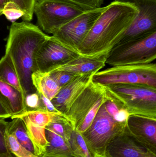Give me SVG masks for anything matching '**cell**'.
<instances>
[{
	"instance_id": "cell-16",
	"label": "cell",
	"mask_w": 156,
	"mask_h": 157,
	"mask_svg": "<svg viewBox=\"0 0 156 157\" xmlns=\"http://www.w3.org/2000/svg\"><path fill=\"white\" fill-rule=\"evenodd\" d=\"M0 101L12 119L24 113V99L22 91L1 80Z\"/></svg>"
},
{
	"instance_id": "cell-27",
	"label": "cell",
	"mask_w": 156,
	"mask_h": 157,
	"mask_svg": "<svg viewBox=\"0 0 156 157\" xmlns=\"http://www.w3.org/2000/svg\"><path fill=\"white\" fill-rule=\"evenodd\" d=\"M106 99H107V98H106L105 93V94L102 96L95 103L93 109L91 110L90 111L89 113L85 117V119L81 126H80L79 128L77 131H78L81 133L82 134L89 128V127L92 123L100 107L101 106L103 102L106 101Z\"/></svg>"
},
{
	"instance_id": "cell-15",
	"label": "cell",
	"mask_w": 156,
	"mask_h": 157,
	"mask_svg": "<svg viewBox=\"0 0 156 157\" xmlns=\"http://www.w3.org/2000/svg\"><path fill=\"white\" fill-rule=\"evenodd\" d=\"M108 53L95 56L80 55L52 71H63L76 75H93L105 66Z\"/></svg>"
},
{
	"instance_id": "cell-31",
	"label": "cell",
	"mask_w": 156,
	"mask_h": 157,
	"mask_svg": "<svg viewBox=\"0 0 156 157\" xmlns=\"http://www.w3.org/2000/svg\"><path fill=\"white\" fill-rule=\"evenodd\" d=\"M48 74L60 87L67 85L76 76H78L63 71H56Z\"/></svg>"
},
{
	"instance_id": "cell-14",
	"label": "cell",
	"mask_w": 156,
	"mask_h": 157,
	"mask_svg": "<svg viewBox=\"0 0 156 157\" xmlns=\"http://www.w3.org/2000/svg\"><path fill=\"white\" fill-rule=\"evenodd\" d=\"M93 75H78L61 87L51 100L60 114L64 115L67 113L72 103L90 83Z\"/></svg>"
},
{
	"instance_id": "cell-36",
	"label": "cell",
	"mask_w": 156,
	"mask_h": 157,
	"mask_svg": "<svg viewBox=\"0 0 156 157\" xmlns=\"http://www.w3.org/2000/svg\"><path fill=\"white\" fill-rule=\"evenodd\" d=\"M120 1H123V2H128V1H132V0H118Z\"/></svg>"
},
{
	"instance_id": "cell-7",
	"label": "cell",
	"mask_w": 156,
	"mask_h": 157,
	"mask_svg": "<svg viewBox=\"0 0 156 157\" xmlns=\"http://www.w3.org/2000/svg\"><path fill=\"white\" fill-rule=\"evenodd\" d=\"M85 11L62 0H36L34 9L38 26L42 31L52 35Z\"/></svg>"
},
{
	"instance_id": "cell-3",
	"label": "cell",
	"mask_w": 156,
	"mask_h": 157,
	"mask_svg": "<svg viewBox=\"0 0 156 157\" xmlns=\"http://www.w3.org/2000/svg\"><path fill=\"white\" fill-rule=\"evenodd\" d=\"M107 98L130 115L156 119V87L143 84L104 86Z\"/></svg>"
},
{
	"instance_id": "cell-34",
	"label": "cell",
	"mask_w": 156,
	"mask_h": 157,
	"mask_svg": "<svg viewBox=\"0 0 156 157\" xmlns=\"http://www.w3.org/2000/svg\"><path fill=\"white\" fill-rule=\"evenodd\" d=\"M11 115L7 112L5 108L4 107L0 101V118H3L5 119L6 118H11Z\"/></svg>"
},
{
	"instance_id": "cell-35",
	"label": "cell",
	"mask_w": 156,
	"mask_h": 157,
	"mask_svg": "<svg viewBox=\"0 0 156 157\" xmlns=\"http://www.w3.org/2000/svg\"><path fill=\"white\" fill-rule=\"evenodd\" d=\"M0 157H16L14 155L11 153L4 154H0Z\"/></svg>"
},
{
	"instance_id": "cell-11",
	"label": "cell",
	"mask_w": 156,
	"mask_h": 157,
	"mask_svg": "<svg viewBox=\"0 0 156 157\" xmlns=\"http://www.w3.org/2000/svg\"><path fill=\"white\" fill-rule=\"evenodd\" d=\"M105 93L104 86L91 80L63 115L70 122L74 130H78L87 114Z\"/></svg>"
},
{
	"instance_id": "cell-20",
	"label": "cell",
	"mask_w": 156,
	"mask_h": 157,
	"mask_svg": "<svg viewBox=\"0 0 156 157\" xmlns=\"http://www.w3.org/2000/svg\"><path fill=\"white\" fill-rule=\"evenodd\" d=\"M12 120L8 122L7 132L13 135L21 145L34 154V147L28 136L24 122L19 117Z\"/></svg>"
},
{
	"instance_id": "cell-21",
	"label": "cell",
	"mask_w": 156,
	"mask_h": 157,
	"mask_svg": "<svg viewBox=\"0 0 156 157\" xmlns=\"http://www.w3.org/2000/svg\"><path fill=\"white\" fill-rule=\"evenodd\" d=\"M0 80L11 85L22 92L14 66L10 58L5 54L0 60Z\"/></svg>"
},
{
	"instance_id": "cell-28",
	"label": "cell",
	"mask_w": 156,
	"mask_h": 157,
	"mask_svg": "<svg viewBox=\"0 0 156 157\" xmlns=\"http://www.w3.org/2000/svg\"><path fill=\"white\" fill-rule=\"evenodd\" d=\"M33 111H41L40 94L37 90L34 93L28 94L24 98V113Z\"/></svg>"
},
{
	"instance_id": "cell-8",
	"label": "cell",
	"mask_w": 156,
	"mask_h": 157,
	"mask_svg": "<svg viewBox=\"0 0 156 157\" xmlns=\"http://www.w3.org/2000/svg\"><path fill=\"white\" fill-rule=\"evenodd\" d=\"M107 7L86 10L61 27L51 36L67 48L78 52L79 47Z\"/></svg>"
},
{
	"instance_id": "cell-32",
	"label": "cell",
	"mask_w": 156,
	"mask_h": 157,
	"mask_svg": "<svg viewBox=\"0 0 156 157\" xmlns=\"http://www.w3.org/2000/svg\"><path fill=\"white\" fill-rule=\"evenodd\" d=\"M8 122L3 118H0V154L10 153L7 149L5 141V134Z\"/></svg>"
},
{
	"instance_id": "cell-23",
	"label": "cell",
	"mask_w": 156,
	"mask_h": 157,
	"mask_svg": "<svg viewBox=\"0 0 156 157\" xmlns=\"http://www.w3.org/2000/svg\"><path fill=\"white\" fill-rule=\"evenodd\" d=\"M36 2V0H0V16L2 15L5 6L8 3H12L24 12V16L22 17L24 21L30 22L33 19Z\"/></svg>"
},
{
	"instance_id": "cell-25",
	"label": "cell",
	"mask_w": 156,
	"mask_h": 157,
	"mask_svg": "<svg viewBox=\"0 0 156 157\" xmlns=\"http://www.w3.org/2000/svg\"><path fill=\"white\" fill-rule=\"evenodd\" d=\"M56 114H57L42 111H33L24 113L13 119L20 116H25L34 124L45 128L47 125L52 121L54 116Z\"/></svg>"
},
{
	"instance_id": "cell-29",
	"label": "cell",
	"mask_w": 156,
	"mask_h": 157,
	"mask_svg": "<svg viewBox=\"0 0 156 157\" xmlns=\"http://www.w3.org/2000/svg\"><path fill=\"white\" fill-rule=\"evenodd\" d=\"M2 15H4L6 19L13 23L17 19L22 18L24 16V13L13 3H8L5 6Z\"/></svg>"
},
{
	"instance_id": "cell-17",
	"label": "cell",
	"mask_w": 156,
	"mask_h": 157,
	"mask_svg": "<svg viewBox=\"0 0 156 157\" xmlns=\"http://www.w3.org/2000/svg\"><path fill=\"white\" fill-rule=\"evenodd\" d=\"M45 136L49 144L42 157H78L73 152L69 142L58 135L45 129Z\"/></svg>"
},
{
	"instance_id": "cell-24",
	"label": "cell",
	"mask_w": 156,
	"mask_h": 157,
	"mask_svg": "<svg viewBox=\"0 0 156 157\" xmlns=\"http://www.w3.org/2000/svg\"><path fill=\"white\" fill-rule=\"evenodd\" d=\"M71 148L78 157H94L88 147L82 134L74 130L69 141Z\"/></svg>"
},
{
	"instance_id": "cell-10",
	"label": "cell",
	"mask_w": 156,
	"mask_h": 157,
	"mask_svg": "<svg viewBox=\"0 0 156 157\" xmlns=\"http://www.w3.org/2000/svg\"><path fill=\"white\" fill-rule=\"evenodd\" d=\"M80 55L77 52L67 48L51 36H49L37 53L35 71L49 73Z\"/></svg>"
},
{
	"instance_id": "cell-33",
	"label": "cell",
	"mask_w": 156,
	"mask_h": 157,
	"mask_svg": "<svg viewBox=\"0 0 156 157\" xmlns=\"http://www.w3.org/2000/svg\"><path fill=\"white\" fill-rule=\"evenodd\" d=\"M39 94L41 101V111L55 114H61L55 108L50 100L46 98L41 93H39Z\"/></svg>"
},
{
	"instance_id": "cell-6",
	"label": "cell",
	"mask_w": 156,
	"mask_h": 157,
	"mask_svg": "<svg viewBox=\"0 0 156 157\" xmlns=\"http://www.w3.org/2000/svg\"><path fill=\"white\" fill-rule=\"evenodd\" d=\"M156 59V32L137 40L115 45L106 63L111 66L149 64Z\"/></svg>"
},
{
	"instance_id": "cell-4",
	"label": "cell",
	"mask_w": 156,
	"mask_h": 157,
	"mask_svg": "<svg viewBox=\"0 0 156 157\" xmlns=\"http://www.w3.org/2000/svg\"><path fill=\"white\" fill-rule=\"evenodd\" d=\"M127 122L117 121L105 108L104 102L100 107L92 123L82 134L94 157H104L109 143L124 132Z\"/></svg>"
},
{
	"instance_id": "cell-5",
	"label": "cell",
	"mask_w": 156,
	"mask_h": 157,
	"mask_svg": "<svg viewBox=\"0 0 156 157\" xmlns=\"http://www.w3.org/2000/svg\"><path fill=\"white\" fill-rule=\"evenodd\" d=\"M92 80L103 86L143 84L156 87L155 63L112 66L94 74Z\"/></svg>"
},
{
	"instance_id": "cell-22",
	"label": "cell",
	"mask_w": 156,
	"mask_h": 157,
	"mask_svg": "<svg viewBox=\"0 0 156 157\" xmlns=\"http://www.w3.org/2000/svg\"><path fill=\"white\" fill-rule=\"evenodd\" d=\"M45 129L50 130L69 142L74 129L70 122L61 114H56Z\"/></svg>"
},
{
	"instance_id": "cell-2",
	"label": "cell",
	"mask_w": 156,
	"mask_h": 157,
	"mask_svg": "<svg viewBox=\"0 0 156 157\" xmlns=\"http://www.w3.org/2000/svg\"><path fill=\"white\" fill-rule=\"evenodd\" d=\"M48 37L38 26L29 22H15L10 27L5 54L14 66L24 99L37 91L32 80V75L35 71L36 56Z\"/></svg>"
},
{
	"instance_id": "cell-19",
	"label": "cell",
	"mask_w": 156,
	"mask_h": 157,
	"mask_svg": "<svg viewBox=\"0 0 156 157\" xmlns=\"http://www.w3.org/2000/svg\"><path fill=\"white\" fill-rule=\"evenodd\" d=\"M32 80L37 90L50 101L61 88L49 74L34 72L32 75Z\"/></svg>"
},
{
	"instance_id": "cell-12",
	"label": "cell",
	"mask_w": 156,
	"mask_h": 157,
	"mask_svg": "<svg viewBox=\"0 0 156 157\" xmlns=\"http://www.w3.org/2000/svg\"><path fill=\"white\" fill-rule=\"evenodd\" d=\"M104 157H156V155L136 141L126 129L109 143Z\"/></svg>"
},
{
	"instance_id": "cell-1",
	"label": "cell",
	"mask_w": 156,
	"mask_h": 157,
	"mask_svg": "<svg viewBox=\"0 0 156 157\" xmlns=\"http://www.w3.org/2000/svg\"><path fill=\"white\" fill-rule=\"evenodd\" d=\"M138 13L132 3L116 1L107 6L78 49L80 55L108 53L118 43Z\"/></svg>"
},
{
	"instance_id": "cell-26",
	"label": "cell",
	"mask_w": 156,
	"mask_h": 157,
	"mask_svg": "<svg viewBox=\"0 0 156 157\" xmlns=\"http://www.w3.org/2000/svg\"><path fill=\"white\" fill-rule=\"evenodd\" d=\"M5 141L7 149L16 157H38L21 145L13 135L5 134Z\"/></svg>"
},
{
	"instance_id": "cell-9",
	"label": "cell",
	"mask_w": 156,
	"mask_h": 157,
	"mask_svg": "<svg viewBox=\"0 0 156 157\" xmlns=\"http://www.w3.org/2000/svg\"><path fill=\"white\" fill-rule=\"evenodd\" d=\"M128 2L136 6L138 13L115 45L141 39L156 32V0H132Z\"/></svg>"
},
{
	"instance_id": "cell-18",
	"label": "cell",
	"mask_w": 156,
	"mask_h": 157,
	"mask_svg": "<svg viewBox=\"0 0 156 157\" xmlns=\"http://www.w3.org/2000/svg\"><path fill=\"white\" fill-rule=\"evenodd\" d=\"M18 117L24 122L28 136L34 147V154L38 157H42L49 144L46 137L45 128L34 124L26 116Z\"/></svg>"
},
{
	"instance_id": "cell-30",
	"label": "cell",
	"mask_w": 156,
	"mask_h": 157,
	"mask_svg": "<svg viewBox=\"0 0 156 157\" xmlns=\"http://www.w3.org/2000/svg\"><path fill=\"white\" fill-rule=\"evenodd\" d=\"M85 10H93L101 7L103 0H62Z\"/></svg>"
},
{
	"instance_id": "cell-13",
	"label": "cell",
	"mask_w": 156,
	"mask_h": 157,
	"mask_svg": "<svg viewBox=\"0 0 156 157\" xmlns=\"http://www.w3.org/2000/svg\"><path fill=\"white\" fill-rule=\"evenodd\" d=\"M126 129L138 143L156 154V119L130 115L127 120Z\"/></svg>"
}]
</instances>
